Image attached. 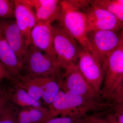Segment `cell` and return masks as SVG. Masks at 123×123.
Instances as JSON below:
<instances>
[{
  "instance_id": "obj_1",
  "label": "cell",
  "mask_w": 123,
  "mask_h": 123,
  "mask_svg": "<svg viewBox=\"0 0 123 123\" xmlns=\"http://www.w3.org/2000/svg\"><path fill=\"white\" fill-rule=\"evenodd\" d=\"M104 80L100 94L105 102L123 103V40L102 65Z\"/></svg>"
},
{
  "instance_id": "obj_2",
  "label": "cell",
  "mask_w": 123,
  "mask_h": 123,
  "mask_svg": "<svg viewBox=\"0 0 123 123\" xmlns=\"http://www.w3.org/2000/svg\"><path fill=\"white\" fill-rule=\"evenodd\" d=\"M113 103L97 101L61 90L49 109L55 116L84 118L88 115L106 110Z\"/></svg>"
},
{
  "instance_id": "obj_3",
  "label": "cell",
  "mask_w": 123,
  "mask_h": 123,
  "mask_svg": "<svg viewBox=\"0 0 123 123\" xmlns=\"http://www.w3.org/2000/svg\"><path fill=\"white\" fill-rule=\"evenodd\" d=\"M61 13L59 25L70 35L83 48L92 53L87 37V24L85 14L71 4L68 0L61 1Z\"/></svg>"
},
{
  "instance_id": "obj_4",
  "label": "cell",
  "mask_w": 123,
  "mask_h": 123,
  "mask_svg": "<svg viewBox=\"0 0 123 123\" xmlns=\"http://www.w3.org/2000/svg\"><path fill=\"white\" fill-rule=\"evenodd\" d=\"M25 75L32 78L61 76L63 69L56 59L30 45L27 49L22 62V71Z\"/></svg>"
},
{
  "instance_id": "obj_5",
  "label": "cell",
  "mask_w": 123,
  "mask_h": 123,
  "mask_svg": "<svg viewBox=\"0 0 123 123\" xmlns=\"http://www.w3.org/2000/svg\"><path fill=\"white\" fill-rule=\"evenodd\" d=\"M52 26L54 48L57 63L62 69L77 64L81 46L59 24Z\"/></svg>"
},
{
  "instance_id": "obj_6",
  "label": "cell",
  "mask_w": 123,
  "mask_h": 123,
  "mask_svg": "<svg viewBox=\"0 0 123 123\" xmlns=\"http://www.w3.org/2000/svg\"><path fill=\"white\" fill-rule=\"evenodd\" d=\"M62 76L61 90L68 91L91 100H102L99 93L93 89L74 64L63 68Z\"/></svg>"
},
{
  "instance_id": "obj_7",
  "label": "cell",
  "mask_w": 123,
  "mask_h": 123,
  "mask_svg": "<svg viewBox=\"0 0 123 123\" xmlns=\"http://www.w3.org/2000/svg\"><path fill=\"white\" fill-rule=\"evenodd\" d=\"M87 37L92 49V53L102 65L108 56L123 40V31L110 30L94 31L88 32Z\"/></svg>"
},
{
  "instance_id": "obj_8",
  "label": "cell",
  "mask_w": 123,
  "mask_h": 123,
  "mask_svg": "<svg viewBox=\"0 0 123 123\" xmlns=\"http://www.w3.org/2000/svg\"><path fill=\"white\" fill-rule=\"evenodd\" d=\"M77 66L86 81L100 94L104 73L99 60L90 51L81 47Z\"/></svg>"
},
{
  "instance_id": "obj_9",
  "label": "cell",
  "mask_w": 123,
  "mask_h": 123,
  "mask_svg": "<svg viewBox=\"0 0 123 123\" xmlns=\"http://www.w3.org/2000/svg\"><path fill=\"white\" fill-rule=\"evenodd\" d=\"M84 12L86 17L87 33L101 30L118 31L123 28V22L103 9L90 5Z\"/></svg>"
},
{
  "instance_id": "obj_10",
  "label": "cell",
  "mask_w": 123,
  "mask_h": 123,
  "mask_svg": "<svg viewBox=\"0 0 123 123\" xmlns=\"http://www.w3.org/2000/svg\"><path fill=\"white\" fill-rule=\"evenodd\" d=\"M34 10L37 22L51 24L58 21L61 13L59 0H21Z\"/></svg>"
},
{
  "instance_id": "obj_11",
  "label": "cell",
  "mask_w": 123,
  "mask_h": 123,
  "mask_svg": "<svg viewBox=\"0 0 123 123\" xmlns=\"http://www.w3.org/2000/svg\"><path fill=\"white\" fill-rule=\"evenodd\" d=\"M0 28L9 46L22 64L23 58L28 47L15 20L0 19Z\"/></svg>"
},
{
  "instance_id": "obj_12",
  "label": "cell",
  "mask_w": 123,
  "mask_h": 123,
  "mask_svg": "<svg viewBox=\"0 0 123 123\" xmlns=\"http://www.w3.org/2000/svg\"><path fill=\"white\" fill-rule=\"evenodd\" d=\"M30 45L56 59L54 48L52 25L37 23L31 33Z\"/></svg>"
},
{
  "instance_id": "obj_13",
  "label": "cell",
  "mask_w": 123,
  "mask_h": 123,
  "mask_svg": "<svg viewBox=\"0 0 123 123\" xmlns=\"http://www.w3.org/2000/svg\"><path fill=\"white\" fill-rule=\"evenodd\" d=\"M13 1L15 21L28 48L30 45L31 31L37 23L34 11L31 7L22 2L21 0H13Z\"/></svg>"
},
{
  "instance_id": "obj_14",
  "label": "cell",
  "mask_w": 123,
  "mask_h": 123,
  "mask_svg": "<svg viewBox=\"0 0 123 123\" xmlns=\"http://www.w3.org/2000/svg\"><path fill=\"white\" fill-rule=\"evenodd\" d=\"M0 62L14 80L21 75L22 64L9 46L0 28Z\"/></svg>"
},
{
  "instance_id": "obj_15",
  "label": "cell",
  "mask_w": 123,
  "mask_h": 123,
  "mask_svg": "<svg viewBox=\"0 0 123 123\" xmlns=\"http://www.w3.org/2000/svg\"><path fill=\"white\" fill-rule=\"evenodd\" d=\"M18 123H44L56 117L47 107H30L16 111Z\"/></svg>"
},
{
  "instance_id": "obj_16",
  "label": "cell",
  "mask_w": 123,
  "mask_h": 123,
  "mask_svg": "<svg viewBox=\"0 0 123 123\" xmlns=\"http://www.w3.org/2000/svg\"><path fill=\"white\" fill-rule=\"evenodd\" d=\"M36 78L42 90V99L49 108L61 90L62 76Z\"/></svg>"
},
{
  "instance_id": "obj_17",
  "label": "cell",
  "mask_w": 123,
  "mask_h": 123,
  "mask_svg": "<svg viewBox=\"0 0 123 123\" xmlns=\"http://www.w3.org/2000/svg\"><path fill=\"white\" fill-rule=\"evenodd\" d=\"M14 84L13 87L7 91L10 101L23 108L43 106L40 101L33 98L25 91Z\"/></svg>"
},
{
  "instance_id": "obj_18",
  "label": "cell",
  "mask_w": 123,
  "mask_h": 123,
  "mask_svg": "<svg viewBox=\"0 0 123 123\" xmlns=\"http://www.w3.org/2000/svg\"><path fill=\"white\" fill-rule=\"evenodd\" d=\"M12 81L25 91L34 99L39 101L42 99V90L36 78L31 77L21 74Z\"/></svg>"
},
{
  "instance_id": "obj_19",
  "label": "cell",
  "mask_w": 123,
  "mask_h": 123,
  "mask_svg": "<svg viewBox=\"0 0 123 123\" xmlns=\"http://www.w3.org/2000/svg\"><path fill=\"white\" fill-rule=\"evenodd\" d=\"M90 5L105 10L123 22V0H93Z\"/></svg>"
},
{
  "instance_id": "obj_20",
  "label": "cell",
  "mask_w": 123,
  "mask_h": 123,
  "mask_svg": "<svg viewBox=\"0 0 123 123\" xmlns=\"http://www.w3.org/2000/svg\"><path fill=\"white\" fill-rule=\"evenodd\" d=\"M92 114L107 123H123V103L113 104L106 110Z\"/></svg>"
},
{
  "instance_id": "obj_21",
  "label": "cell",
  "mask_w": 123,
  "mask_h": 123,
  "mask_svg": "<svg viewBox=\"0 0 123 123\" xmlns=\"http://www.w3.org/2000/svg\"><path fill=\"white\" fill-rule=\"evenodd\" d=\"M0 123H18L13 104L9 99H7L2 108Z\"/></svg>"
},
{
  "instance_id": "obj_22",
  "label": "cell",
  "mask_w": 123,
  "mask_h": 123,
  "mask_svg": "<svg viewBox=\"0 0 123 123\" xmlns=\"http://www.w3.org/2000/svg\"><path fill=\"white\" fill-rule=\"evenodd\" d=\"M13 0H0V19L6 20L14 18Z\"/></svg>"
},
{
  "instance_id": "obj_23",
  "label": "cell",
  "mask_w": 123,
  "mask_h": 123,
  "mask_svg": "<svg viewBox=\"0 0 123 123\" xmlns=\"http://www.w3.org/2000/svg\"><path fill=\"white\" fill-rule=\"evenodd\" d=\"M85 117L80 118L73 116L56 117L49 120L44 123H82L84 122Z\"/></svg>"
},
{
  "instance_id": "obj_24",
  "label": "cell",
  "mask_w": 123,
  "mask_h": 123,
  "mask_svg": "<svg viewBox=\"0 0 123 123\" xmlns=\"http://www.w3.org/2000/svg\"><path fill=\"white\" fill-rule=\"evenodd\" d=\"M70 4L74 7L80 10L83 12L88 8L90 5V0H68ZM83 12V11H82Z\"/></svg>"
},
{
  "instance_id": "obj_25",
  "label": "cell",
  "mask_w": 123,
  "mask_h": 123,
  "mask_svg": "<svg viewBox=\"0 0 123 123\" xmlns=\"http://www.w3.org/2000/svg\"><path fill=\"white\" fill-rule=\"evenodd\" d=\"M84 123H107L98 118L94 115L91 114L86 116L84 118Z\"/></svg>"
},
{
  "instance_id": "obj_26",
  "label": "cell",
  "mask_w": 123,
  "mask_h": 123,
  "mask_svg": "<svg viewBox=\"0 0 123 123\" xmlns=\"http://www.w3.org/2000/svg\"><path fill=\"white\" fill-rule=\"evenodd\" d=\"M8 99V95L6 91L1 90L0 92V116L3 106Z\"/></svg>"
},
{
  "instance_id": "obj_27",
  "label": "cell",
  "mask_w": 123,
  "mask_h": 123,
  "mask_svg": "<svg viewBox=\"0 0 123 123\" xmlns=\"http://www.w3.org/2000/svg\"><path fill=\"white\" fill-rule=\"evenodd\" d=\"M5 79L10 80L12 81L13 80L0 62V81H2L3 79Z\"/></svg>"
},
{
  "instance_id": "obj_28",
  "label": "cell",
  "mask_w": 123,
  "mask_h": 123,
  "mask_svg": "<svg viewBox=\"0 0 123 123\" xmlns=\"http://www.w3.org/2000/svg\"><path fill=\"white\" fill-rule=\"evenodd\" d=\"M1 81H0V87L1 83ZM1 89L0 88V92Z\"/></svg>"
}]
</instances>
